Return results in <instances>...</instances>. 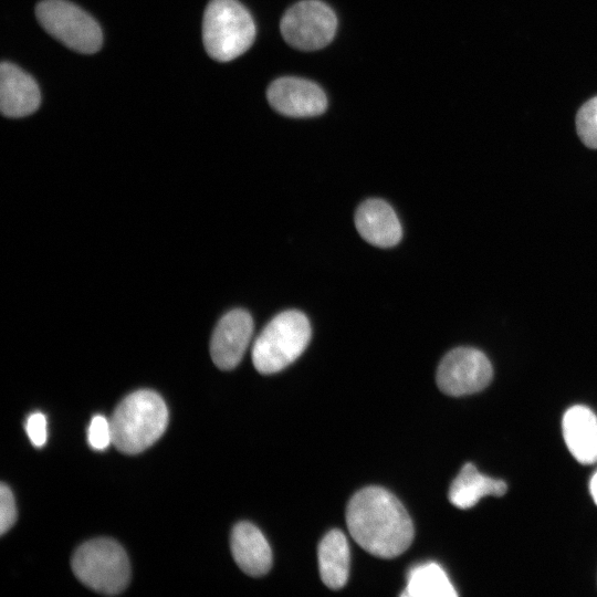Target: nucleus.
<instances>
[{
	"label": "nucleus",
	"instance_id": "1",
	"mask_svg": "<svg viewBox=\"0 0 597 597\" xmlns=\"http://www.w3.org/2000/svg\"><path fill=\"white\" fill-rule=\"evenodd\" d=\"M346 523L352 537L369 554L394 558L412 543V521L401 502L380 486L356 492L346 509Z\"/></svg>",
	"mask_w": 597,
	"mask_h": 597
},
{
	"label": "nucleus",
	"instance_id": "2",
	"mask_svg": "<svg viewBox=\"0 0 597 597\" xmlns=\"http://www.w3.org/2000/svg\"><path fill=\"white\" fill-rule=\"evenodd\" d=\"M109 421L112 443L121 452L136 454L163 436L168 423V410L157 392L142 389L126 396Z\"/></svg>",
	"mask_w": 597,
	"mask_h": 597
},
{
	"label": "nucleus",
	"instance_id": "3",
	"mask_svg": "<svg viewBox=\"0 0 597 597\" xmlns=\"http://www.w3.org/2000/svg\"><path fill=\"white\" fill-rule=\"evenodd\" d=\"M310 339L311 325L302 312H281L265 325L254 341L252 363L260 374L277 373L301 356Z\"/></svg>",
	"mask_w": 597,
	"mask_h": 597
},
{
	"label": "nucleus",
	"instance_id": "4",
	"mask_svg": "<svg viewBox=\"0 0 597 597\" xmlns=\"http://www.w3.org/2000/svg\"><path fill=\"white\" fill-rule=\"evenodd\" d=\"M255 24L237 0H211L202 22V40L209 56L219 62L243 54L253 43Z\"/></svg>",
	"mask_w": 597,
	"mask_h": 597
},
{
	"label": "nucleus",
	"instance_id": "5",
	"mask_svg": "<svg viewBox=\"0 0 597 597\" xmlns=\"http://www.w3.org/2000/svg\"><path fill=\"white\" fill-rule=\"evenodd\" d=\"M72 569L85 586L106 595L123 591L130 577L125 551L111 538H95L81 545L72 557Z\"/></svg>",
	"mask_w": 597,
	"mask_h": 597
},
{
	"label": "nucleus",
	"instance_id": "6",
	"mask_svg": "<svg viewBox=\"0 0 597 597\" xmlns=\"http://www.w3.org/2000/svg\"><path fill=\"white\" fill-rule=\"evenodd\" d=\"M35 15L48 33L71 50L92 54L102 46L103 34L97 22L69 1H41L35 8Z\"/></svg>",
	"mask_w": 597,
	"mask_h": 597
},
{
	"label": "nucleus",
	"instance_id": "7",
	"mask_svg": "<svg viewBox=\"0 0 597 597\" xmlns=\"http://www.w3.org/2000/svg\"><path fill=\"white\" fill-rule=\"evenodd\" d=\"M280 29L291 46L314 51L332 42L337 29V18L326 3L320 0H303L287 9Z\"/></svg>",
	"mask_w": 597,
	"mask_h": 597
},
{
	"label": "nucleus",
	"instance_id": "8",
	"mask_svg": "<svg viewBox=\"0 0 597 597\" xmlns=\"http://www.w3.org/2000/svg\"><path fill=\"white\" fill-rule=\"evenodd\" d=\"M492 377V365L483 352L472 347H458L441 359L436 380L442 392L460 397L482 390Z\"/></svg>",
	"mask_w": 597,
	"mask_h": 597
},
{
	"label": "nucleus",
	"instance_id": "9",
	"mask_svg": "<svg viewBox=\"0 0 597 597\" xmlns=\"http://www.w3.org/2000/svg\"><path fill=\"white\" fill-rule=\"evenodd\" d=\"M266 96L276 112L290 117L317 116L327 107L326 95L316 83L294 76L273 81Z\"/></svg>",
	"mask_w": 597,
	"mask_h": 597
},
{
	"label": "nucleus",
	"instance_id": "10",
	"mask_svg": "<svg viewBox=\"0 0 597 597\" xmlns=\"http://www.w3.org/2000/svg\"><path fill=\"white\" fill-rule=\"evenodd\" d=\"M253 333L251 315L241 308L228 312L218 322L210 341V355L216 366L233 369L242 359Z\"/></svg>",
	"mask_w": 597,
	"mask_h": 597
},
{
	"label": "nucleus",
	"instance_id": "11",
	"mask_svg": "<svg viewBox=\"0 0 597 597\" xmlns=\"http://www.w3.org/2000/svg\"><path fill=\"white\" fill-rule=\"evenodd\" d=\"M41 102L36 82L10 62L0 65V111L7 117H24L34 113Z\"/></svg>",
	"mask_w": 597,
	"mask_h": 597
},
{
	"label": "nucleus",
	"instance_id": "12",
	"mask_svg": "<svg viewBox=\"0 0 597 597\" xmlns=\"http://www.w3.org/2000/svg\"><path fill=\"white\" fill-rule=\"evenodd\" d=\"M355 224L360 237L375 247H394L402 237L396 212L381 199H368L360 203L355 213Z\"/></svg>",
	"mask_w": 597,
	"mask_h": 597
},
{
	"label": "nucleus",
	"instance_id": "13",
	"mask_svg": "<svg viewBox=\"0 0 597 597\" xmlns=\"http://www.w3.org/2000/svg\"><path fill=\"white\" fill-rule=\"evenodd\" d=\"M562 430L572 455L582 464L597 462V417L588 407L576 405L563 416Z\"/></svg>",
	"mask_w": 597,
	"mask_h": 597
},
{
	"label": "nucleus",
	"instance_id": "14",
	"mask_svg": "<svg viewBox=\"0 0 597 597\" xmlns=\"http://www.w3.org/2000/svg\"><path fill=\"white\" fill-rule=\"evenodd\" d=\"M231 551L237 565L250 576H262L271 569V547L261 531L250 522H240L233 527Z\"/></svg>",
	"mask_w": 597,
	"mask_h": 597
},
{
	"label": "nucleus",
	"instance_id": "15",
	"mask_svg": "<svg viewBox=\"0 0 597 597\" xmlns=\"http://www.w3.org/2000/svg\"><path fill=\"white\" fill-rule=\"evenodd\" d=\"M317 557L323 583L334 590L344 587L350 562L349 546L344 533L339 530L326 533L318 545Z\"/></svg>",
	"mask_w": 597,
	"mask_h": 597
},
{
	"label": "nucleus",
	"instance_id": "16",
	"mask_svg": "<svg viewBox=\"0 0 597 597\" xmlns=\"http://www.w3.org/2000/svg\"><path fill=\"white\" fill-rule=\"evenodd\" d=\"M506 483L481 474L472 463H465L449 490V501L459 509H470L485 495L501 496Z\"/></svg>",
	"mask_w": 597,
	"mask_h": 597
},
{
	"label": "nucleus",
	"instance_id": "17",
	"mask_svg": "<svg viewBox=\"0 0 597 597\" xmlns=\"http://www.w3.org/2000/svg\"><path fill=\"white\" fill-rule=\"evenodd\" d=\"M407 597H454L457 591L443 568L433 562L410 569L401 594Z\"/></svg>",
	"mask_w": 597,
	"mask_h": 597
},
{
	"label": "nucleus",
	"instance_id": "18",
	"mask_svg": "<svg viewBox=\"0 0 597 597\" xmlns=\"http://www.w3.org/2000/svg\"><path fill=\"white\" fill-rule=\"evenodd\" d=\"M576 129L585 146L597 149V96L587 101L578 109Z\"/></svg>",
	"mask_w": 597,
	"mask_h": 597
},
{
	"label": "nucleus",
	"instance_id": "19",
	"mask_svg": "<svg viewBox=\"0 0 597 597\" xmlns=\"http://www.w3.org/2000/svg\"><path fill=\"white\" fill-rule=\"evenodd\" d=\"M87 441L95 450L106 449L112 443L109 419L101 415L94 416L87 429Z\"/></svg>",
	"mask_w": 597,
	"mask_h": 597
},
{
	"label": "nucleus",
	"instance_id": "20",
	"mask_svg": "<svg viewBox=\"0 0 597 597\" xmlns=\"http://www.w3.org/2000/svg\"><path fill=\"white\" fill-rule=\"evenodd\" d=\"M17 520L14 496L8 485L0 486V533L9 531Z\"/></svg>",
	"mask_w": 597,
	"mask_h": 597
},
{
	"label": "nucleus",
	"instance_id": "21",
	"mask_svg": "<svg viewBox=\"0 0 597 597\" xmlns=\"http://www.w3.org/2000/svg\"><path fill=\"white\" fill-rule=\"evenodd\" d=\"M25 432L34 447H42L46 442V418L41 412L31 413L25 422Z\"/></svg>",
	"mask_w": 597,
	"mask_h": 597
},
{
	"label": "nucleus",
	"instance_id": "22",
	"mask_svg": "<svg viewBox=\"0 0 597 597\" xmlns=\"http://www.w3.org/2000/svg\"><path fill=\"white\" fill-rule=\"evenodd\" d=\"M589 491H590L594 502L597 504V471L590 479Z\"/></svg>",
	"mask_w": 597,
	"mask_h": 597
}]
</instances>
